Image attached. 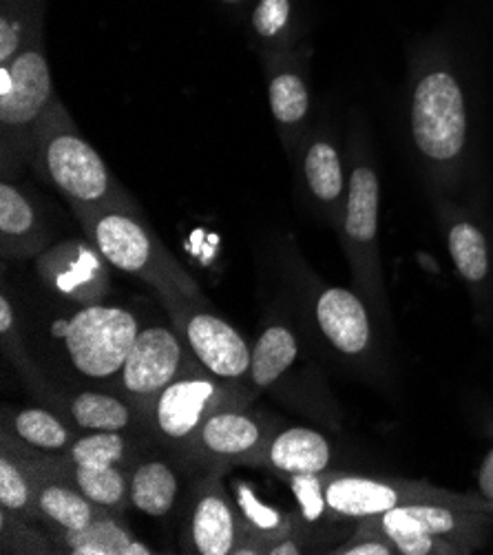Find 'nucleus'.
<instances>
[{
    "label": "nucleus",
    "instance_id": "obj_1",
    "mask_svg": "<svg viewBox=\"0 0 493 555\" xmlns=\"http://www.w3.org/2000/svg\"><path fill=\"white\" fill-rule=\"evenodd\" d=\"M407 135L436 186H454L471 159V100L456 63L445 51L418 59L407 95Z\"/></svg>",
    "mask_w": 493,
    "mask_h": 555
},
{
    "label": "nucleus",
    "instance_id": "obj_2",
    "mask_svg": "<svg viewBox=\"0 0 493 555\" xmlns=\"http://www.w3.org/2000/svg\"><path fill=\"white\" fill-rule=\"evenodd\" d=\"M36 171L56 189L74 215L91 210H140L100 153L82 138L59 95L42 114L31 149Z\"/></svg>",
    "mask_w": 493,
    "mask_h": 555
},
{
    "label": "nucleus",
    "instance_id": "obj_3",
    "mask_svg": "<svg viewBox=\"0 0 493 555\" xmlns=\"http://www.w3.org/2000/svg\"><path fill=\"white\" fill-rule=\"evenodd\" d=\"M76 217L85 237L102 257L155 288L167 308L182 301L210 306L193 276L159 242L140 210H91Z\"/></svg>",
    "mask_w": 493,
    "mask_h": 555
},
{
    "label": "nucleus",
    "instance_id": "obj_4",
    "mask_svg": "<svg viewBox=\"0 0 493 555\" xmlns=\"http://www.w3.org/2000/svg\"><path fill=\"white\" fill-rule=\"evenodd\" d=\"M378 210L380 180L367 153L365 140L359 133V138L352 144V169L348 178V193L337 227L359 293L369 304L374 317L382 325L390 327L392 314L378 248Z\"/></svg>",
    "mask_w": 493,
    "mask_h": 555
},
{
    "label": "nucleus",
    "instance_id": "obj_5",
    "mask_svg": "<svg viewBox=\"0 0 493 555\" xmlns=\"http://www.w3.org/2000/svg\"><path fill=\"white\" fill-rule=\"evenodd\" d=\"M53 93L42 29L23 47L10 65H0V129H3V176L18 173L31 162L34 133Z\"/></svg>",
    "mask_w": 493,
    "mask_h": 555
},
{
    "label": "nucleus",
    "instance_id": "obj_6",
    "mask_svg": "<svg viewBox=\"0 0 493 555\" xmlns=\"http://www.w3.org/2000/svg\"><path fill=\"white\" fill-rule=\"evenodd\" d=\"M325 501L337 518L352 522L416 503H438L493 514V503L482 495L456 493L425 480L341 474L333 469L325 472Z\"/></svg>",
    "mask_w": 493,
    "mask_h": 555
},
{
    "label": "nucleus",
    "instance_id": "obj_7",
    "mask_svg": "<svg viewBox=\"0 0 493 555\" xmlns=\"http://www.w3.org/2000/svg\"><path fill=\"white\" fill-rule=\"evenodd\" d=\"M140 330L133 312L102 304H89L51 327L78 374L91 380H108L122 372Z\"/></svg>",
    "mask_w": 493,
    "mask_h": 555
},
{
    "label": "nucleus",
    "instance_id": "obj_8",
    "mask_svg": "<svg viewBox=\"0 0 493 555\" xmlns=\"http://www.w3.org/2000/svg\"><path fill=\"white\" fill-rule=\"evenodd\" d=\"M235 403H244L239 387L219 380L197 363L164 387L144 418L164 442L191 452L204 421Z\"/></svg>",
    "mask_w": 493,
    "mask_h": 555
},
{
    "label": "nucleus",
    "instance_id": "obj_9",
    "mask_svg": "<svg viewBox=\"0 0 493 555\" xmlns=\"http://www.w3.org/2000/svg\"><path fill=\"white\" fill-rule=\"evenodd\" d=\"M167 310L173 327L204 370L235 387L248 380L252 348L226 319L217 317L210 306L193 301H182Z\"/></svg>",
    "mask_w": 493,
    "mask_h": 555
},
{
    "label": "nucleus",
    "instance_id": "obj_10",
    "mask_svg": "<svg viewBox=\"0 0 493 555\" xmlns=\"http://www.w3.org/2000/svg\"><path fill=\"white\" fill-rule=\"evenodd\" d=\"M189 346L176 327L151 325L140 330L118 376L125 397L142 416H146V410L164 387L199 363L195 357H189Z\"/></svg>",
    "mask_w": 493,
    "mask_h": 555
},
{
    "label": "nucleus",
    "instance_id": "obj_11",
    "mask_svg": "<svg viewBox=\"0 0 493 555\" xmlns=\"http://www.w3.org/2000/svg\"><path fill=\"white\" fill-rule=\"evenodd\" d=\"M378 533L416 531L456 544L463 555L482 548L489 540L491 514L469 512L452 505L416 503L365 518Z\"/></svg>",
    "mask_w": 493,
    "mask_h": 555
},
{
    "label": "nucleus",
    "instance_id": "obj_12",
    "mask_svg": "<svg viewBox=\"0 0 493 555\" xmlns=\"http://www.w3.org/2000/svg\"><path fill=\"white\" fill-rule=\"evenodd\" d=\"M372 308L363 295L343 288L327 286L314 301V317L323 339L335 352L354 361L369 363L376 350Z\"/></svg>",
    "mask_w": 493,
    "mask_h": 555
},
{
    "label": "nucleus",
    "instance_id": "obj_13",
    "mask_svg": "<svg viewBox=\"0 0 493 555\" xmlns=\"http://www.w3.org/2000/svg\"><path fill=\"white\" fill-rule=\"evenodd\" d=\"M108 266L89 240L63 242L38 255V274L44 286L78 304H98L108 293Z\"/></svg>",
    "mask_w": 493,
    "mask_h": 555
},
{
    "label": "nucleus",
    "instance_id": "obj_14",
    "mask_svg": "<svg viewBox=\"0 0 493 555\" xmlns=\"http://www.w3.org/2000/svg\"><path fill=\"white\" fill-rule=\"evenodd\" d=\"M270 434L259 416L235 403L204 421L191 452L219 465H257Z\"/></svg>",
    "mask_w": 493,
    "mask_h": 555
},
{
    "label": "nucleus",
    "instance_id": "obj_15",
    "mask_svg": "<svg viewBox=\"0 0 493 555\" xmlns=\"http://www.w3.org/2000/svg\"><path fill=\"white\" fill-rule=\"evenodd\" d=\"M445 242L450 259L469 288L473 301L493 310V244L486 229L473 217L454 204L443 206Z\"/></svg>",
    "mask_w": 493,
    "mask_h": 555
},
{
    "label": "nucleus",
    "instance_id": "obj_16",
    "mask_svg": "<svg viewBox=\"0 0 493 555\" xmlns=\"http://www.w3.org/2000/svg\"><path fill=\"white\" fill-rule=\"evenodd\" d=\"M246 535V525L233 503V495L217 478L197 491L186 520L184 544L197 555H235Z\"/></svg>",
    "mask_w": 493,
    "mask_h": 555
},
{
    "label": "nucleus",
    "instance_id": "obj_17",
    "mask_svg": "<svg viewBox=\"0 0 493 555\" xmlns=\"http://www.w3.org/2000/svg\"><path fill=\"white\" fill-rule=\"evenodd\" d=\"M27 463L36 474L38 514L47 525H51L53 531H80L100 520L102 516L112 514L108 509L91 503L82 491H78L49 463Z\"/></svg>",
    "mask_w": 493,
    "mask_h": 555
},
{
    "label": "nucleus",
    "instance_id": "obj_18",
    "mask_svg": "<svg viewBox=\"0 0 493 555\" xmlns=\"http://www.w3.org/2000/svg\"><path fill=\"white\" fill-rule=\"evenodd\" d=\"M51 233L31 195L12 180L0 184V246L5 259L38 257L49 248Z\"/></svg>",
    "mask_w": 493,
    "mask_h": 555
},
{
    "label": "nucleus",
    "instance_id": "obj_19",
    "mask_svg": "<svg viewBox=\"0 0 493 555\" xmlns=\"http://www.w3.org/2000/svg\"><path fill=\"white\" fill-rule=\"evenodd\" d=\"M333 459V442L321 431L310 427H286L270 434L257 465L290 478L330 472Z\"/></svg>",
    "mask_w": 493,
    "mask_h": 555
},
{
    "label": "nucleus",
    "instance_id": "obj_20",
    "mask_svg": "<svg viewBox=\"0 0 493 555\" xmlns=\"http://www.w3.org/2000/svg\"><path fill=\"white\" fill-rule=\"evenodd\" d=\"M301 182L319 210L337 227L348 193V178L335 140L327 135H312L308 140L301 155Z\"/></svg>",
    "mask_w": 493,
    "mask_h": 555
},
{
    "label": "nucleus",
    "instance_id": "obj_21",
    "mask_svg": "<svg viewBox=\"0 0 493 555\" xmlns=\"http://www.w3.org/2000/svg\"><path fill=\"white\" fill-rule=\"evenodd\" d=\"M59 548L74 555H153L155 551L138 540L131 529L112 512L80 531H53Z\"/></svg>",
    "mask_w": 493,
    "mask_h": 555
},
{
    "label": "nucleus",
    "instance_id": "obj_22",
    "mask_svg": "<svg viewBox=\"0 0 493 555\" xmlns=\"http://www.w3.org/2000/svg\"><path fill=\"white\" fill-rule=\"evenodd\" d=\"M178 493L180 478L167 461H144L129 474L131 507L151 518L167 516L178 501Z\"/></svg>",
    "mask_w": 493,
    "mask_h": 555
},
{
    "label": "nucleus",
    "instance_id": "obj_23",
    "mask_svg": "<svg viewBox=\"0 0 493 555\" xmlns=\"http://www.w3.org/2000/svg\"><path fill=\"white\" fill-rule=\"evenodd\" d=\"M59 474H63L78 491H82L91 503L108 512H125L129 501V474L122 465H104V467H82L49 463Z\"/></svg>",
    "mask_w": 493,
    "mask_h": 555
},
{
    "label": "nucleus",
    "instance_id": "obj_24",
    "mask_svg": "<svg viewBox=\"0 0 493 555\" xmlns=\"http://www.w3.org/2000/svg\"><path fill=\"white\" fill-rule=\"evenodd\" d=\"M5 431H12L23 448L42 456H63L76 440L74 429L61 416L42 408L18 410Z\"/></svg>",
    "mask_w": 493,
    "mask_h": 555
},
{
    "label": "nucleus",
    "instance_id": "obj_25",
    "mask_svg": "<svg viewBox=\"0 0 493 555\" xmlns=\"http://www.w3.org/2000/svg\"><path fill=\"white\" fill-rule=\"evenodd\" d=\"M270 114L282 129H299L310 114V89L303 74L282 59L270 65L268 78Z\"/></svg>",
    "mask_w": 493,
    "mask_h": 555
},
{
    "label": "nucleus",
    "instance_id": "obj_26",
    "mask_svg": "<svg viewBox=\"0 0 493 555\" xmlns=\"http://www.w3.org/2000/svg\"><path fill=\"white\" fill-rule=\"evenodd\" d=\"M299 341L286 325H270L261 332L252 348L248 383L255 390H265L275 385L297 361Z\"/></svg>",
    "mask_w": 493,
    "mask_h": 555
},
{
    "label": "nucleus",
    "instance_id": "obj_27",
    "mask_svg": "<svg viewBox=\"0 0 493 555\" xmlns=\"http://www.w3.org/2000/svg\"><path fill=\"white\" fill-rule=\"evenodd\" d=\"M69 418L82 431H129L142 416L127 397L80 392L69 403Z\"/></svg>",
    "mask_w": 493,
    "mask_h": 555
},
{
    "label": "nucleus",
    "instance_id": "obj_28",
    "mask_svg": "<svg viewBox=\"0 0 493 555\" xmlns=\"http://www.w3.org/2000/svg\"><path fill=\"white\" fill-rule=\"evenodd\" d=\"M44 0H3L0 5V65H10L42 29Z\"/></svg>",
    "mask_w": 493,
    "mask_h": 555
},
{
    "label": "nucleus",
    "instance_id": "obj_29",
    "mask_svg": "<svg viewBox=\"0 0 493 555\" xmlns=\"http://www.w3.org/2000/svg\"><path fill=\"white\" fill-rule=\"evenodd\" d=\"M0 509L29 522L31 518H40L36 505V474L27 461L12 456L5 446L0 456Z\"/></svg>",
    "mask_w": 493,
    "mask_h": 555
},
{
    "label": "nucleus",
    "instance_id": "obj_30",
    "mask_svg": "<svg viewBox=\"0 0 493 555\" xmlns=\"http://www.w3.org/2000/svg\"><path fill=\"white\" fill-rule=\"evenodd\" d=\"M233 503L246 525V531L268 540L270 544L293 533V520L277 507L261 501L259 493L244 480L233 482Z\"/></svg>",
    "mask_w": 493,
    "mask_h": 555
},
{
    "label": "nucleus",
    "instance_id": "obj_31",
    "mask_svg": "<svg viewBox=\"0 0 493 555\" xmlns=\"http://www.w3.org/2000/svg\"><path fill=\"white\" fill-rule=\"evenodd\" d=\"M129 452L131 440L127 438V431H82L59 463L82 467L125 465L129 461Z\"/></svg>",
    "mask_w": 493,
    "mask_h": 555
},
{
    "label": "nucleus",
    "instance_id": "obj_32",
    "mask_svg": "<svg viewBox=\"0 0 493 555\" xmlns=\"http://www.w3.org/2000/svg\"><path fill=\"white\" fill-rule=\"evenodd\" d=\"M295 0H257L250 12V29L270 49H286L295 38Z\"/></svg>",
    "mask_w": 493,
    "mask_h": 555
},
{
    "label": "nucleus",
    "instance_id": "obj_33",
    "mask_svg": "<svg viewBox=\"0 0 493 555\" xmlns=\"http://www.w3.org/2000/svg\"><path fill=\"white\" fill-rule=\"evenodd\" d=\"M288 485L299 507V522L303 529H314L325 520L337 518L325 501V474L290 476Z\"/></svg>",
    "mask_w": 493,
    "mask_h": 555
},
{
    "label": "nucleus",
    "instance_id": "obj_34",
    "mask_svg": "<svg viewBox=\"0 0 493 555\" xmlns=\"http://www.w3.org/2000/svg\"><path fill=\"white\" fill-rule=\"evenodd\" d=\"M327 553H333V555H399L397 546L386 535H380L365 518L356 522L354 533L346 542L333 546V551H327Z\"/></svg>",
    "mask_w": 493,
    "mask_h": 555
},
{
    "label": "nucleus",
    "instance_id": "obj_35",
    "mask_svg": "<svg viewBox=\"0 0 493 555\" xmlns=\"http://www.w3.org/2000/svg\"><path fill=\"white\" fill-rule=\"evenodd\" d=\"M0 335H3V346H5L8 354L12 357V361L18 365V370H23L25 376H36L34 365H29V361L23 352L21 337H18L16 312H14V306L8 299V295L0 297Z\"/></svg>",
    "mask_w": 493,
    "mask_h": 555
},
{
    "label": "nucleus",
    "instance_id": "obj_36",
    "mask_svg": "<svg viewBox=\"0 0 493 555\" xmlns=\"http://www.w3.org/2000/svg\"><path fill=\"white\" fill-rule=\"evenodd\" d=\"M478 487H480V495L486 498L489 503H493V450L484 456V461L480 465Z\"/></svg>",
    "mask_w": 493,
    "mask_h": 555
},
{
    "label": "nucleus",
    "instance_id": "obj_37",
    "mask_svg": "<svg viewBox=\"0 0 493 555\" xmlns=\"http://www.w3.org/2000/svg\"><path fill=\"white\" fill-rule=\"evenodd\" d=\"M219 3H224V5H244L246 0H219Z\"/></svg>",
    "mask_w": 493,
    "mask_h": 555
},
{
    "label": "nucleus",
    "instance_id": "obj_38",
    "mask_svg": "<svg viewBox=\"0 0 493 555\" xmlns=\"http://www.w3.org/2000/svg\"><path fill=\"white\" fill-rule=\"evenodd\" d=\"M491 520H493V514H491Z\"/></svg>",
    "mask_w": 493,
    "mask_h": 555
}]
</instances>
